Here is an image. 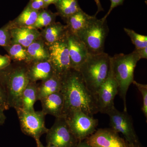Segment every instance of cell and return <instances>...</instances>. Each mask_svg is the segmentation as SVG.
<instances>
[{
  "label": "cell",
  "mask_w": 147,
  "mask_h": 147,
  "mask_svg": "<svg viewBox=\"0 0 147 147\" xmlns=\"http://www.w3.org/2000/svg\"><path fill=\"white\" fill-rule=\"evenodd\" d=\"M93 16L87 14L82 9L69 16L66 19L68 32L77 35L87 26Z\"/></svg>",
  "instance_id": "17"
},
{
  "label": "cell",
  "mask_w": 147,
  "mask_h": 147,
  "mask_svg": "<svg viewBox=\"0 0 147 147\" xmlns=\"http://www.w3.org/2000/svg\"><path fill=\"white\" fill-rule=\"evenodd\" d=\"M65 117L71 131L79 141L86 140L93 134L98 125L97 119L80 110L74 111Z\"/></svg>",
  "instance_id": "8"
},
{
  "label": "cell",
  "mask_w": 147,
  "mask_h": 147,
  "mask_svg": "<svg viewBox=\"0 0 147 147\" xmlns=\"http://www.w3.org/2000/svg\"><path fill=\"white\" fill-rule=\"evenodd\" d=\"M10 28L7 25L0 29V46L5 47L11 43Z\"/></svg>",
  "instance_id": "28"
},
{
  "label": "cell",
  "mask_w": 147,
  "mask_h": 147,
  "mask_svg": "<svg viewBox=\"0 0 147 147\" xmlns=\"http://www.w3.org/2000/svg\"><path fill=\"white\" fill-rule=\"evenodd\" d=\"M109 31L107 20L98 19L94 16L87 26L76 36L86 45L89 54L97 55L104 53Z\"/></svg>",
  "instance_id": "5"
},
{
  "label": "cell",
  "mask_w": 147,
  "mask_h": 147,
  "mask_svg": "<svg viewBox=\"0 0 147 147\" xmlns=\"http://www.w3.org/2000/svg\"><path fill=\"white\" fill-rule=\"evenodd\" d=\"M27 5L37 11L45 8L43 0H30Z\"/></svg>",
  "instance_id": "30"
},
{
  "label": "cell",
  "mask_w": 147,
  "mask_h": 147,
  "mask_svg": "<svg viewBox=\"0 0 147 147\" xmlns=\"http://www.w3.org/2000/svg\"><path fill=\"white\" fill-rule=\"evenodd\" d=\"M61 92L64 98L63 117L76 110L91 117L99 112L96 98L77 70L71 69L62 76Z\"/></svg>",
  "instance_id": "1"
},
{
  "label": "cell",
  "mask_w": 147,
  "mask_h": 147,
  "mask_svg": "<svg viewBox=\"0 0 147 147\" xmlns=\"http://www.w3.org/2000/svg\"><path fill=\"white\" fill-rule=\"evenodd\" d=\"M62 77L55 74L49 79L37 85L38 100L49 95L61 91Z\"/></svg>",
  "instance_id": "18"
},
{
  "label": "cell",
  "mask_w": 147,
  "mask_h": 147,
  "mask_svg": "<svg viewBox=\"0 0 147 147\" xmlns=\"http://www.w3.org/2000/svg\"><path fill=\"white\" fill-rule=\"evenodd\" d=\"M8 53L11 59L16 61H27L28 53L27 49L20 44L10 43L4 47Z\"/></svg>",
  "instance_id": "25"
},
{
  "label": "cell",
  "mask_w": 147,
  "mask_h": 147,
  "mask_svg": "<svg viewBox=\"0 0 147 147\" xmlns=\"http://www.w3.org/2000/svg\"><path fill=\"white\" fill-rule=\"evenodd\" d=\"M67 27L61 23H54L50 24L42 31L41 35L48 45L66 37Z\"/></svg>",
  "instance_id": "19"
},
{
  "label": "cell",
  "mask_w": 147,
  "mask_h": 147,
  "mask_svg": "<svg viewBox=\"0 0 147 147\" xmlns=\"http://www.w3.org/2000/svg\"><path fill=\"white\" fill-rule=\"evenodd\" d=\"M55 5L59 15L65 19L82 9L78 0H57Z\"/></svg>",
  "instance_id": "22"
},
{
  "label": "cell",
  "mask_w": 147,
  "mask_h": 147,
  "mask_svg": "<svg viewBox=\"0 0 147 147\" xmlns=\"http://www.w3.org/2000/svg\"><path fill=\"white\" fill-rule=\"evenodd\" d=\"M23 133L40 142V137L46 134L48 129L45 126V113L41 111L28 112L18 109L16 110Z\"/></svg>",
  "instance_id": "6"
},
{
  "label": "cell",
  "mask_w": 147,
  "mask_h": 147,
  "mask_svg": "<svg viewBox=\"0 0 147 147\" xmlns=\"http://www.w3.org/2000/svg\"><path fill=\"white\" fill-rule=\"evenodd\" d=\"M106 114L110 118L111 128L117 133L123 134L129 147L139 143L132 119L127 112H121L114 106Z\"/></svg>",
  "instance_id": "9"
},
{
  "label": "cell",
  "mask_w": 147,
  "mask_h": 147,
  "mask_svg": "<svg viewBox=\"0 0 147 147\" xmlns=\"http://www.w3.org/2000/svg\"><path fill=\"white\" fill-rule=\"evenodd\" d=\"M36 147H56L55 146H43L42 145L41 142H38V143H36Z\"/></svg>",
  "instance_id": "38"
},
{
  "label": "cell",
  "mask_w": 147,
  "mask_h": 147,
  "mask_svg": "<svg viewBox=\"0 0 147 147\" xmlns=\"http://www.w3.org/2000/svg\"><path fill=\"white\" fill-rule=\"evenodd\" d=\"M92 147H129L128 144L112 128H100L86 139Z\"/></svg>",
  "instance_id": "12"
},
{
  "label": "cell",
  "mask_w": 147,
  "mask_h": 147,
  "mask_svg": "<svg viewBox=\"0 0 147 147\" xmlns=\"http://www.w3.org/2000/svg\"><path fill=\"white\" fill-rule=\"evenodd\" d=\"M0 108L4 111L8 110L9 109L7 97L4 88L0 80Z\"/></svg>",
  "instance_id": "29"
},
{
  "label": "cell",
  "mask_w": 147,
  "mask_h": 147,
  "mask_svg": "<svg viewBox=\"0 0 147 147\" xmlns=\"http://www.w3.org/2000/svg\"><path fill=\"white\" fill-rule=\"evenodd\" d=\"M11 59L9 55H0V70L4 69L10 65Z\"/></svg>",
  "instance_id": "31"
},
{
  "label": "cell",
  "mask_w": 147,
  "mask_h": 147,
  "mask_svg": "<svg viewBox=\"0 0 147 147\" xmlns=\"http://www.w3.org/2000/svg\"><path fill=\"white\" fill-rule=\"evenodd\" d=\"M0 80L5 90L9 108L19 109L22 93L30 82L27 67H11L9 65L0 70Z\"/></svg>",
  "instance_id": "4"
},
{
  "label": "cell",
  "mask_w": 147,
  "mask_h": 147,
  "mask_svg": "<svg viewBox=\"0 0 147 147\" xmlns=\"http://www.w3.org/2000/svg\"><path fill=\"white\" fill-rule=\"evenodd\" d=\"M139 55L140 59H147V47L134 50Z\"/></svg>",
  "instance_id": "33"
},
{
  "label": "cell",
  "mask_w": 147,
  "mask_h": 147,
  "mask_svg": "<svg viewBox=\"0 0 147 147\" xmlns=\"http://www.w3.org/2000/svg\"><path fill=\"white\" fill-rule=\"evenodd\" d=\"M118 92V85L113 75L110 61L108 76L95 95L99 112L106 114L115 106L114 100Z\"/></svg>",
  "instance_id": "11"
},
{
  "label": "cell",
  "mask_w": 147,
  "mask_h": 147,
  "mask_svg": "<svg viewBox=\"0 0 147 147\" xmlns=\"http://www.w3.org/2000/svg\"><path fill=\"white\" fill-rule=\"evenodd\" d=\"M39 11L34 10L27 5L15 20L16 24L18 26V27L32 26L36 21Z\"/></svg>",
  "instance_id": "23"
},
{
  "label": "cell",
  "mask_w": 147,
  "mask_h": 147,
  "mask_svg": "<svg viewBox=\"0 0 147 147\" xmlns=\"http://www.w3.org/2000/svg\"><path fill=\"white\" fill-rule=\"evenodd\" d=\"M111 2V5L108 12L106 13L103 18H102L103 20H106L108 16L110 15L111 11L113 10V9L118 6L122 5L123 4L124 0H110Z\"/></svg>",
  "instance_id": "32"
},
{
  "label": "cell",
  "mask_w": 147,
  "mask_h": 147,
  "mask_svg": "<svg viewBox=\"0 0 147 147\" xmlns=\"http://www.w3.org/2000/svg\"><path fill=\"white\" fill-rule=\"evenodd\" d=\"M110 57L104 52L97 55L89 54L78 70L88 88L95 96L108 76Z\"/></svg>",
  "instance_id": "3"
},
{
  "label": "cell",
  "mask_w": 147,
  "mask_h": 147,
  "mask_svg": "<svg viewBox=\"0 0 147 147\" xmlns=\"http://www.w3.org/2000/svg\"><path fill=\"white\" fill-rule=\"evenodd\" d=\"M132 84H134L140 92L143 99V105L142 110L145 118L147 119V85L140 84L136 81L133 82Z\"/></svg>",
  "instance_id": "27"
},
{
  "label": "cell",
  "mask_w": 147,
  "mask_h": 147,
  "mask_svg": "<svg viewBox=\"0 0 147 147\" xmlns=\"http://www.w3.org/2000/svg\"><path fill=\"white\" fill-rule=\"evenodd\" d=\"M26 48L28 62H36L49 59L48 48L45 47L41 40H37Z\"/></svg>",
  "instance_id": "21"
},
{
  "label": "cell",
  "mask_w": 147,
  "mask_h": 147,
  "mask_svg": "<svg viewBox=\"0 0 147 147\" xmlns=\"http://www.w3.org/2000/svg\"><path fill=\"white\" fill-rule=\"evenodd\" d=\"M124 30L130 38L131 42L135 46V49H141L147 47L146 36L139 34L133 30L127 28H124Z\"/></svg>",
  "instance_id": "26"
},
{
  "label": "cell",
  "mask_w": 147,
  "mask_h": 147,
  "mask_svg": "<svg viewBox=\"0 0 147 147\" xmlns=\"http://www.w3.org/2000/svg\"><path fill=\"white\" fill-rule=\"evenodd\" d=\"M6 119L4 111L0 108V125H3L4 124Z\"/></svg>",
  "instance_id": "34"
},
{
  "label": "cell",
  "mask_w": 147,
  "mask_h": 147,
  "mask_svg": "<svg viewBox=\"0 0 147 147\" xmlns=\"http://www.w3.org/2000/svg\"><path fill=\"white\" fill-rule=\"evenodd\" d=\"M42 111L46 115L55 118L63 117L64 98L61 92H57L40 99Z\"/></svg>",
  "instance_id": "14"
},
{
  "label": "cell",
  "mask_w": 147,
  "mask_h": 147,
  "mask_svg": "<svg viewBox=\"0 0 147 147\" xmlns=\"http://www.w3.org/2000/svg\"><path fill=\"white\" fill-rule=\"evenodd\" d=\"M71 68L78 71L86 61L89 53L86 45L77 36L67 32L66 37Z\"/></svg>",
  "instance_id": "13"
},
{
  "label": "cell",
  "mask_w": 147,
  "mask_h": 147,
  "mask_svg": "<svg viewBox=\"0 0 147 147\" xmlns=\"http://www.w3.org/2000/svg\"><path fill=\"white\" fill-rule=\"evenodd\" d=\"M76 147H92L87 142L86 140L81 141L78 143Z\"/></svg>",
  "instance_id": "36"
},
{
  "label": "cell",
  "mask_w": 147,
  "mask_h": 147,
  "mask_svg": "<svg viewBox=\"0 0 147 147\" xmlns=\"http://www.w3.org/2000/svg\"><path fill=\"white\" fill-rule=\"evenodd\" d=\"M48 146L76 147L80 141L73 134L64 117L56 118L55 122L46 133Z\"/></svg>",
  "instance_id": "7"
},
{
  "label": "cell",
  "mask_w": 147,
  "mask_h": 147,
  "mask_svg": "<svg viewBox=\"0 0 147 147\" xmlns=\"http://www.w3.org/2000/svg\"><path fill=\"white\" fill-rule=\"evenodd\" d=\"M11 43L20 44L27 48L41 35L37 30L28 27H17L10 28Z\"/></svg>",
  "instance_id": "15"
},
{
  "label": "cell",
  "mask_w": 147,
  "mask_h": 147,
  "mask_svg": "<svg viewBox=\"0 0 147 147\" xmlns=\"http://www.w3.org/2000/svg\"><path fill=\"white\" fill-rule=\"evenodd\" d=\"M129 147H143V146L142 144L140 143V142H139V143H137L136 144L133 145V146H130Z\"/></svg>",
  "instance_id": "39"
},
{
  "label": "cell",
  "mask_w": 147,
  "mask_h": 147,
  "mask_svg": "<svg viewBox=\"0 0 147 147\" xmlns=\"http://www.w3.org/2000/svg\"><path fill=\"white\" fill-rule=\"evenodd\" d=\"M47 48L48 61L54 72L58 76L62 77L71 69L66 37L48 45Z\"/></svg>",
  "instance_id": "10"
},
{
  "label": "cell",
  "mask_w": 147,
  "mask_h": 147,
  "mask_svg": "<svg viewBox=\"0 0 147 147\" xmlns=\"http://www.w3.org/2000/svg\"><path fill=\"white\" fill-rule=\"evenodd\" d=\"M58 15H59L58 13H53L49 11L42 9L39 11L35 24L32 26L28 28L37 30L47 27L55 22L56 17Z\"/></svg>",
  "instance_id": "24"
},
{
  "label": "cell",
  "mask_w": 147,
  "mask_h": 147,
  "mask_svg": "<svg viewBox=\"0 0 147 147\" xmlns=\"http://www.w3.org/2000/svg\"><path fill=\"white\" fill-rule=\"evenodd\" d=\"M140 59L134 50L130 54L121 53L110 57V66L118 85V93L123 101V111L125 112H127V93L134 81V69Z\"/></svg>",
  "instance_id": "2"
},
{
  "label": "cell",
  "mask_w": 147,
  "mask_h": 147,
  "mask_svg": "<svg viewBox=\"0 0 147 147\" xmlns=\"http://www.w3.org/2000/svg\"><path fill=\"white\" fill-rule=\"evenodd\" d=\"M27 73L30 82L36 83L38 81H44L55 74L49 61L32 63L27 67Z\"/></svg>",
  "instance_id": "16"
},
{
  "label": "cell",
  "mask_w": 147,
  "mask_h": 147,
  "mask_svg": "<svg viewBox=\"0 0 147 147\" xmlns=\"http://www.w3.org/2000/svg\"><path fill=\"white\" fill-rule=\"evenodd\" d=\"M94 1L97 7V12H96L95 15H94V16H96L98 12H100L101 11H103L104 10H103V9L102 7V5H101L100 0H94Z\"/></svg>",
  "instance_id": "35"
},
{
  "label": "cell",
  "mask_w": 147,
  "mask_h": 147,
  "mask_svg": "<svg viewBox=\"0 0 147 147\" xmlns=\"http://www.w3.org/2000/svg\"><path fill=\"white\" fill-rule=\"evenodd\" d=\"M37 100V84L36 83L30 82L22 93L19 109L28 112L34 111V105Z\"/></svg>",
  "instance_id": "20"
},
{
  "label": "cell",
  "mask_w": 147,
  "mask_h": 147,
  "mask_svg": "<svg viewBox=\"0 0 147 147\" xmlns=\"http://www.w3.org/2000/svg\"><path fill=\"white\" fill-rule=\"evenodd\" d=\"M43 1H44L45 7L46 8L50 5L53 4H55L57 0H43Z\"/></svg>",
  "instance_id": "37"
}]
</instances>
